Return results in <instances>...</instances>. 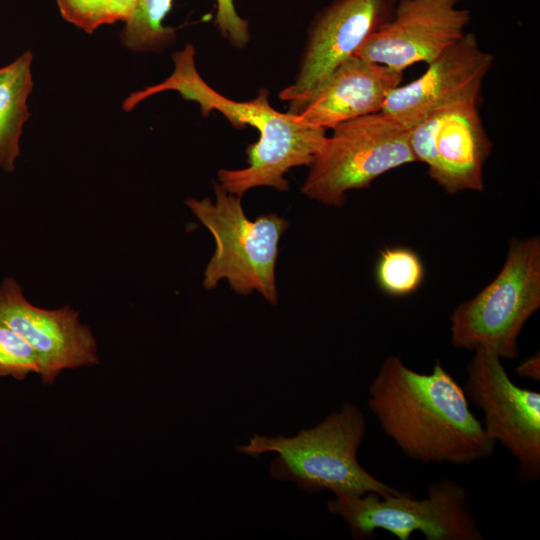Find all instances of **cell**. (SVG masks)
I'll list each match as a JSON object with an SVG mask.
<instances>
[{"label":"cell","instance_id":"13","mask_svg":"<svg viewBox=\"0 0 540 540\" xmlns=\"http://www.w3.org/2000/svg\"><path fill=\"white\" fill-rule=\"evenodd\" d=\"M0 324L16 332L36 351L44 384H53L65 369L99 363L96 339L90 328L79 321V311L70 306L55 310L34 306L11 277L0 285Z\"/></svg>","mask_w":540,"mask_h":540},{"label":"cell","instance_id":"1","mask_svg":"<svg viewBox=\"0 0 540 540\" xmlns=\"http://www.w3.org/2000/svg\"><path fill=\"white\" fill-rule=\"evenodd\" d=\"M369 410L383 433L408 458L424 463L466 465L485 460L496 442L470 410L462 386L436 360L419 373L390 355L368 387Z\"/></svg>","mask_w":540,"mask_h":540},{"label":"cell","instance_id":"2","mask_svg":"<svg viewBox=\"0 0 540 540\" xmlns=\"http://www.w3.org/2000/svg\"><path fill=\"white\" fill-rule=\"evenodd\" d=\"M172 59L174 70L169 77L131 93L123 101V110L130 112L146 98L172 90L184 100L198 103L204 117L216 110L236 128L250 125L259 132V139L247 147V166L220 169L219 183L239 197L261 186L287 191L289 184L284 175L293 167L312 164L327 137L326 129L310 126L296 114L277 111L269 103L266 89H262L256 98L242 102L218 93L199 74L195 65V48L190 43L174 52Z\"/></svg>","mask_w":540,"mask_h":540},{"label":"cell","instance_id":"5","mask_svg":"<svg viewBox=\"0 0 540 540\" xmlns=\"http://www.w3.org/2000/svg\"><path fill=\"white\" fill-rule=\"evenodd\" d=\"M539 307L540 238L513 237L495 278L450 315L451 343L455 348L472 352L484 348L501 360H514L521 331Z\"/></svg>","mask_w":540,"mask_h":540},{"label":"cell","instance_id":"3","mask_svg":"<svg viewBox=\"0 0 540 540\" xmlns=\"http://www.w3.org/2000/svg\"><path fill=\"white\" fill-rule=\"evenodd\" d=\"M366 427L363 411L345 402L317 425L300 430L294 436L255 434L236 450L254 457L274 453L269 465L270 476L292 482L309 494L321 491H330L334 496L401 493L371 475L358 461Z\"/></svg>","mask_w":540,"mask_h":540},{"label":"cell","instance_id":"11","mask_svg":"<svg viewBox=\"0 0 540 540\" xmlns=\"http://www.w3.org/2000/svg\"><path fill=\"white\" fill-rule=\"evenodd\" d=\"M469 9L459 0H398L393 15L354 56L403 71L429 64L466 33Z\"/></svg>","mask_w":540,"mask_h":540},{"label":"cell","instance_id":"8","mask_svg":"<svg viewBox=\"0 0 540 540\" xmlns=\"http://www.w3.org/2000/svg\"><path fill=\"white\" fill-rule=\"evenodd\" d=\"M462 386L469 403L483 414L485 433L517 461V479L540 478V393L514 384L502 360L490 350L473 351Z\"/></svg>","mask_w":540,"mask_h":540},{"label":"cell","instance_id":"7","mask_svg":"<svg viewBox=\"0 0 540 540\" xmlns=\"http://www.w3.org/2000/svg\"><path fill=\"white\" fill-rule=\"evenodd\" d=\"M427 497L416 499L399 493L380 496H335L328 511L342 518L355 540L372 539L384 530L399 540H409L415 531L425 540H483L484 535L469 507V493L459 482L443 478L428 486Z\"/></svg>","mask_w":540,"mask_h":540},{"label":"cell","instance_id":"17","mask_svg":"<svg viewBox=\"0 0 540 540\" xmlns=\"http://www.w3.org/2000/svg\"><path fill=\"white\" fill-rule=\"evenodd\" d=\"M378 288L391 297L415 293L425 279V267L420 256L405 246L385 247L375 265Z\"/></svg>","mask_w":540,"mask_h":540},{"label":"cell","instance_id":"10","mask_svg":"<svg viewBox=\"0 0 540 540\" xmlns=\"http://www.w3.org/2000/svg\"><path fill=\"white\" fill-rule=\"evenodd\" d=\"M398 0H333L315 17L295 81L279 97L296 113L339 65L393 15Z\"/></svg>","mask_w":540,"mask_h":540},{"label":"cell","instance_id":"6","mask_svg":"<svg viewBox=\"0 0 540 540\" xmlns=\"http://www.w3.org/2000/svg\"><path fill=\"white\" fill-rule=\"evenodd\" d=\"M332 130L301 188L324 205L341 207L348 191L369 187L379 176L416 162L409 129L382 112L342 122Z\"/></svg>","mask_w":540,"mask_h":540},{"label":"cell","instance_id":"15","mask_svg":"<svg viewBox=\"0 0 540 540\" xmlns=\"http://www.w3.org/2000/svg\"><path fill=\"white\" fill-rule=\"evenodd\" d=\"M32 60L28 50L0 68V168L6 172L15 170L22 129L30 117L27 99L33 88Z\"/></svg>","mask_w":540,"mask_h":540},{"label":"cell","instance_id":"14","mask_svg":"<svg viewBox=\"0 0 540 540\" xmlns=\"http://www.w3.org/2000/svg\"><path fill=\"white\" fill-rule=\"evenodd\" d=\"M403 71L352 56L316 88L294 114L323 129L381 112L390 92L402 84Z\"/></svg>","mask_w":540,"mask_h":540},{"label":"cell","instance_id":"18","mask_svg":"<svg viewBox=\"0 0 540 540\" xmlns=\"http://www.w3.org/2000/svg\"><path fill=\"white\" fill-rule=\"evenodd\" d=\"M62 18L92 34L100 26L125 22L137 0H55Z\"/></svg>","mask_w":540,"mask_h":540},{"label":"cell","instance_id":"20","mask_svg":"<svg viewBox=\"0 0 540 540\" xmlns=\"http://www.w3.org/2000/svg\"><path fill=\"white\" fill-rule=\"evenodd\" d=\"M216 24L221 34L238 47H244L250 38L249 25L236 11L233 0H216Z\"/></svg>","mask_w":540,"mask_h":540},{"label":"cell","instance_id":"9","mask_svg":"<svg viewBox=\"0 0 540 540\" xmlns=\"http://www.w3.org/2000/svg\"><path fill=\"white\" fill-rule=\"evenodd\" d=\"M478 106L455 103L409 129L415 160L425 163L430 178L451 195L484 189L483 169L492 142Z\"/></svg>","mask_w":540,"mask_h":540},{"label":"cell","instance_id":"4","mask_svg":"<svg viewBox=\"0 0 540 540\" xmlns=\"http://www.w3.org/2000/svg\"><path fill=\"white\" fill-rule=\"evenodd\" d=\"M213 187L215 202L209 197L185 201L215 241V251L204 270L203 286L213 289L221 280H227L234 292L249 295L257 291L268 303L276 305L278 244L288 221L276 213L250 220L241 197L229 193L218 182H213Z\"/></svg>","mask_w":540,"mask_h":540},{"label":"cell","instance_id":"19","mask_svg":"<svg viewBox=\"0 0 540 540\" xmlns=\"http://www.w3.org/2000/svg\"><path fill=\"white\" fill-rule=\"evenodd\" d=\"M40 372L36 351L16 332L0 324V377L22 380L30 373Z\"/></svg>","mask_w":540,"mask_h":540},{"label":"cell","instance_id":"21","mask_svg":"<svg viewBox=\"0 0 540 540\" xmlns=\"http://www.w3.org/2000/svg\"><path fill=\"white\" fill-rule=\"evenodd\" d=\"M515 371L518 376L522 378L531 379L534 381L540 380V354L539 351L535 352L528 358L519 363Z\"/></svg>","mask_w":540,"mask_h":540},{"label":"cell","instance_id":"12","mask_svg":"<svg viewBox=\"0 0 540 540\" xmlns=\"http://www.w3.org/2000/svg\"><path fill=\"white\" fill-rule=\"evenodd\" d=\"M494 62L477 37L466 32L415 80L393 89L381 112L407 129L455 103L479 104L483 81Z\"/></svg>","mask_w":540,"mask_h":540},{"label":"cell","instance_id":"16","mask_svg":"<svg viewBox=\"0 0 540 540\" xmlns=\"http://www.w3.org/2000/svg\"><path fill=\"white\" fill-rule=\"evenodd\" d=\"M173 0H137L120 33L122 45L132 52L161 51L176 37L175 29L163 25Z\"/></svg>","mask_w":540,"mask_h":540}]
</instances>
